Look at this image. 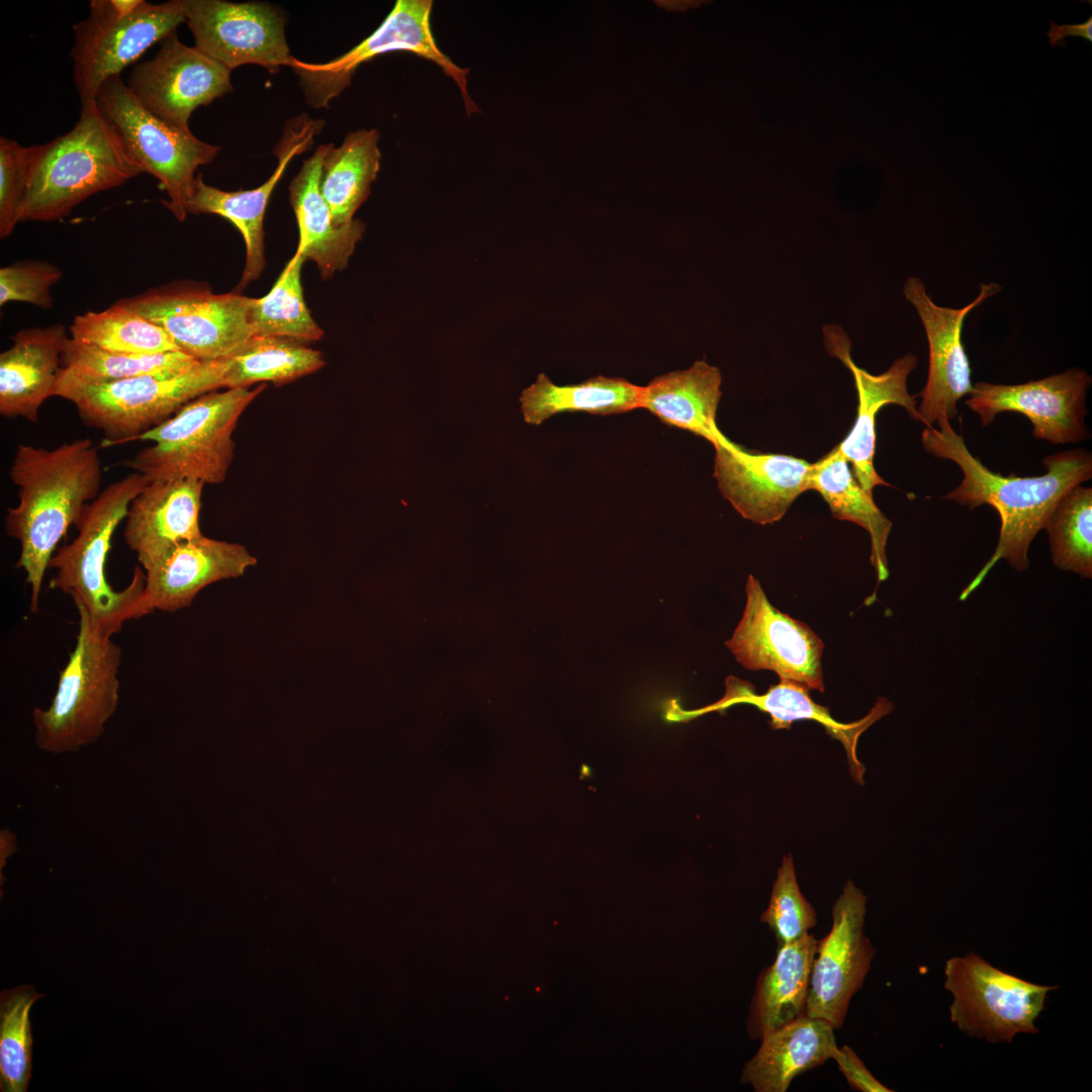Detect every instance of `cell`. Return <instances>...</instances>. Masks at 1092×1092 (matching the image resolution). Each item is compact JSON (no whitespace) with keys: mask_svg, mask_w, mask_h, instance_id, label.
<instances>
[{"mask_svg":"<svg viewBox=\"0 0 1092 1092\" xmlns=\"http://www.w3.org/2000/svg\"><path fill=\"white\" fill-rule=\"evenodd\" d=\"M9 477L17 487L18 502L7 511L4 527L7 535L19 542L16 566L25 572L33 613L58 544L101 492L102 463L90 439H77L54 449L19 444Z\"/></svg>","mask_w":1092,"mask_h":1092,"instance_id":"7a4b0ae2","label":"cell"},{"mask_svg":"<svg viewBox=\"0 0 1092 1092\" xmlns=\"http://www.w3.org/2000/svg\"><path fill=\"white\" fill-rule=\"evenodd\" d=\"M222 360L225 388H248L258 382L285 384L326 364L321 351L277 337L252 338L239 352Z\"/></svg>","mask_w":1092,"mask_h":1092,"instance_id":"836d02e7","label":"cell"},{"mask_svg":"<svg viewBox=\"0 0 1092 1092\" xmlns=\"http://www.w3.org/2000/svg\"><path fill=\"white\" fill-rule=\"evenodd\" d=\"M150 483L133 472L107 485L89 503L76 523L77 537L52 556L49 567L56 570L50 587L68 594L82 607L92 624L112 637L129 620L153 613L146 594V572L136 566L130 582L114 590L105 577L107 555L118 525L125 519L132 499Z\"/></svg>","mask_w":1092,"mask_h":1092,"instance_id":"3957f363","label":"cell"},{"mask_svg":"<svg viewBox=\"0 0 1092 1092\" xmlns=\"http://www.w3.org/2000/svg\"><path fill=\"white\" fill-rule=\"evenodd\" d=\"M1043 529L1054 564L1091 578L1092 488L1078 484L1067 491L1052 510Z\"/></svg>","mask_w":1092,"mask_h":1092,"instance_id":"8d00e7d4","label":"cell"},{"mask_svg":"<svg viewBox=\"0 0 1092 1092\" xmlns=\"http://www.w3.org/2000/svg\"><path fill=\"white\" fill-rule=\"evenodd\" d=\"M834 1030L827 1021L804 1015L764 1034L742 1082L756 1092H786L796 1077L831 1059L837 1048Z\"/></svg>","mask_w":1092,"mask_h":1092,"instance_id":"484cf974","label":"cell"},{"mask_svg":"<svg viewBox=\"0 0 1092 1092\" xmlns=\"http://www.w3.org/2000/svg\"><path fill=\"white\" fill-rule=\"evenodd\" d=\"M195 47L230 70L255 64L270 73L289 67L280 9L263 2L181 0Z\"/></svg>","mask_w":1092,"mask_h":1092,"instance_id":"9a60e30c","label":"cell"},{"mask_svg":"<svg viewBox=\"0 0 1092 1092\" xmlns=\"http://www.w3.org/2000/svg\"><path fill=\"white\" fill-rule=\"evenodd\" d=\"M937 428L925 427L922 444L927 453L954 462L963 471L959 486L943 497L968 507L990 505L999 515L1001 526L997 547L972 582L963 590L965 600L1001 559L1024 570L1029 562L1027 551L1058 500L1071 488L1092 477V454L1073 449L1043 459V475L1018 477L992 472L968 449L962 436L941 420Z\"/></svg>","mask_w":1092,"mask_h":1092,"instance_id":"6da1fadb","label":"cell"},{"mask_svg":"<svg viewBox=\"0 0 1092 1092\" xmlns=\"http://www.w3.org/2000/svg\"><path fill=\"white\" fill-rule=\"evenodd\" d=\"M721 383L718 367L696 361L688 369L656 376L642 386L640 408L667 426L690 431L714 445L722 434L716 424Z\"/></svg>","mask_w":1092,"mask_h":1092,"instance_id":"4316f807","label":"cell"},{"mask_svg":"<svg viewBox=\"0 0 1092 1092\" xmlns=\"http://www.w3.org/2000/svg\"><path fill=\"white\" fill-rule=\"evenodd\" d=\"M823 336L828 353L837 357L851 372L858 397L855 422L836 447L847 462L851 463V470L858 483L872 493L875 486L889 485L874 466L876 416L879 411L887 404H898L903 406L913 420L920 421L916 406L917 395H911L907 389V378L915 369L917 359L912 354H906L884 373L874 375L852 361L851 342L842 328L836 325L825 326Z\"/></svg>","mask_w":1092,"mask_h":1092,"instance_id":"44dd1931","label":"cell"},{"mask_svg":"<svg viewBox=\"0 0 1092 1092\" xmlns=\"http://www.w3.org/2000/svg\"><path fill=\"white\" fill-rule=\"evenodd\" d=\"M185 22L181 0L147 1L130 13L111 0H91L88 16L73 25L70 52L73 79L81 104L95 102L101 85L135 62Z\"/></svg>","mask_w":1092,"mask_h":1092,"instance_id":"30bf717a","label":"cell"},{"mask_svg":"<svg viewBox=\"0 0 1092 1092\" xmlns=\"http://www.w3.org/2000/svg\"><path fill=\"white\" fill-rule=\"evenodd\" d=\"M204 483L181 478L150 482L130 503L123 538L145 571L177 544L200 537Z\"/></svg>","mask_w":1092,"mask_h":1092,"instance_id":"7402d4cb","label":"cell"},{"mask_svg":"<svg viewBox=\"0 0 1092 1092\" xmlns=\"http://www.w3.org/2000/svg\"><path fill=\"white\" fill-rule=\"evenodd\" d=\"M200 362L182 351L148 355L115 353L69 338L56 386L106 383L142 375L176 376Z\"/></svg>","mask_w":1092,"mask_h":1092,"instance_id":"d6a6232c","label":"cell"},{"mask_svg":"<svg viewBox=\"0 0 1092 1092\" xmlns=\"http://www.w3.org/2000/svg\"><path fill=\"white\" fill-rule=\"evenodd\" d=\"M117 301L161 327L180 351L199 361L229 358L252 339L250 297L213 293L205 284L173 281Z\"/></svg>","mask_w":1092,"mask_h":1092,"instance_id":"9c48e42d","label":"cell"},{"mask_svg":"<svg viewBox=\"0 0 1092 1092\" xmlns=\"http://www.w3.org/2000/svg\"><path fill=\"white\" fill-rule=\"evenodd\" d=\"M304 259L294 255L268 294L251 298L248 320L252 338L277 337L298 342L322 339L324 332L305 304L300 281Z\"/></svg>","mask_w":1092,"mask_h":1092,"instance_id":"d590c367","label":"cell"},{"mask_svg":"<svg viewBox=\"0 0 1092 1092\" xmlns=\"http://www.w3.org/2000/svg\"><path fill=\"white\" fill-rule=\"evenodd\" d=\"M731 703H747L770 716L772 729H789L792 722L814 720L822 724L829 735L840 740L847 751L852 776L863 784L864 766L857 760L855 747L859 735L875 721L888 714L893 706L886 699H880L871 713L860 721L841 724L833 720L827 708L816 704L809 696V689L792 680L780 679L776 686L762 695H755L748 688L740 687Z\"/></svg>","mask_w":1092,"mask_h":1092,"instance_id":"1f68e13d","label":"cell"},{"mask_svg":"<svg viewBox=\"0 0 1092 1092\" xmlns=\"http://www.w3.org/2000/svg\"><path fill=\"white\" fill-rule=\"evenodd\" d=\"M265 389L226 388L204 393L138 440L153 444L124 464L150 482L188 478L204 484L225 479L234 458L233 434L247 406Z\"/></svg>","mask_w":1092,"mask_h":1092,"instance_id":"5b68a950","label":"cell"},{"mask_svg":"<svg viewBox=\"0 0 1092 1092\" xmlns=\"http://www.w3.org/2000/svg\"><path fill=\"white\" fill-rule=\"evenodd\" d=\"M158 53L135 65L126 86L151 113L182 130L198 106L233 92L228 67L198 48L182 43L176 32L161 42Z\"/></svg>","mask_w":1092,"mask_h":1092,"instance_id":"2e32d148","label":"cell"},{"mask_svg":"<svg viewBox=\"0 0 1092 1092\" xmlns=\"http://www.w3.org/2000/svg\"><path fill=\"white\" fill-rule=\"evenodd\" d=\"M63 277L56 265L42 260H22L0 269V306L20 301L51 308V288Z\"/></svg>","mask_w":1092,"mask_h":1092,"instance_id":"60d3db41","label":"cell"},{"mask_svg":"<svg viewBox=\"0 0 1092 1092\" xmlns=\"http://www.w3.org/2000/svg\"><path fill=\"white\" fill-rule=\"evenodd\" d=\"M817 940L807 934L778 947L774 963L759 975L749 1016V1032L760 1038L805 1015Z\"/></svg>","mask_w":1092,"mask_h":1092,"instance_id":"83f0119b","label":"cell"},{"mask_svg":"<svg viewBox=\"0 0 1092 1092\" xmlns=\"http://www.w3.org/2000/svg\"><path fill=\"white\" fill-rule=\"evenodd\" d=\"M1091 382V376L1078 368L1022 384L980 381L973 385L966 405L979 415L984 427L998 414L1014 412L1030 421L1034 438L1054 445L1077 443L1089 438L1085 417Z\"/></svg>","mask_w":1092,"mask_h":1092,"instance_id":"e0dca14e","label":"cell"},{"mask_svg":"<svg viewBox=\"0 0 1092 1092\" xmlns=\"http://www.w3.org/2000/svg\"><path fill=\"white\" fill-rule=\"evenodd\" d=\"M37 146L23 147L14 140L0 138V238L9 237L19 222Z\"/></svg>","mask_w":1092,"mask_h":1092,"instance_id":"ab89813d","label":"cell"},{"mask_svg":"<svg viewBox=\"0 0 1092 1092\" xmlns=\"http://www.w3.org/2000/svg\"><path fill=\"white\" fill-rule=\"evenodd\" d=\"M713 446L714 477L723 496L745 519L760 525L776 523L809 490L812 463L805 459L752 452L723 433Z\"/></svg>","mask_w":1092,"mask_h":1092,"instance_id":"d6986e66","label":"cell"},{"mask_svg":"<svg viewBox=\"0 0 1092 1092\" xmlns=\"http://www.w3.org/2000/svg\"><path fill=\"white\" fill-rule=\"evenodd\" d=\"M1051 27L1046 32L1049 36V42L1051 47L1057 46L1064 47L1066 44L1065 38L1067 36H1079L1088 41H1092V17H1089L1083 23L1076 24H1056L1053 20L1050 21Z\"/></svg>","mask_w":1092,"mask_h":1092,"instance_id":"7bdbcfd3","label":"cell"},{"mask_svg":"<svg viewBox=\"0 0 1092 1092\" xmlns=\"http://www.w3.org/2000/svg\"><path fill=\"white\" fill-rule=\"evenodd\" d=\"M69 338L61 324L11 336V346L0 354L2 417L37 422L42 403L53 396Z\"/></svg>","mask_w":1092,"mask_h":1092,"instance_id":"cb8c5ba5","label":"cell"},{"mask_svg":"<svg viewBox=\"0 0 1092 1092\" xmlns=\"http://www.w3.org/2000/svg\"><path fill=\"white\" fill-rule=\"evenodd\" d=\"M323 126V120L313 119L305 113L287 120L273 150L278 164L271 176L257 188L225 191L206 184L202 175L197 174L187 204L188 214H216L229 219L240 231L246 244L245 269L236 291L258 279L263 271V220L269 198L290 161L311 147Z\"/></svg>","mask_w":1092,"mask_h":1092,"instance_id":"ffe728a7","label":"cell"},{"mask_svg":"<svg viewBox=\"0 0 1092 1092\" xmlns=\"http://www.w3.org/2000/svg\"><path fill=\"white\" fill-rule=\"evenodd\" d=\"M809 489L823 496L834 518L855 523L869 533L871 562L878 581L886 580L889 576L886 546L892 523L877 507L873 494L858 483L836 446L812 463Z\"/></svg>","mask_w":1092,"mask_h":1092,"instance_id":"f546056e","label":"cell"},{"mask_svg":"<svg viewBox=\"0 0 1092 1092\" xmlns=\"http://www.w3.org/2000/svg\"><path fill=\"white\" fill-rule=\"evenodd\" d=\"M330 144L318 146L304 160L297 175L289 184V201L299 230V243L295 255L304 261L312 260L323 279L331 278L343 270L362 239L365 224L354 219L345 225H337L328 203L320 189L324 158Z\"/></svg>","mask_w":1092,"mask_h":1092,"instance_id":"d4e9b609","label":"cell"},{"mask_svg":"<svg viewBox=\"0 0 1092 1092\" xmlns=\"http://www.w3.org/2000/svg\"><path fill=\"white\" fill-rule=\"evenodd\" d=\"M831 1059L848 1082L849 1086L861 1092H892L887 1086L876 1079L868 1070L863 1062L848 1045L836 1048Z\"/></svg>","mask_w":1092,"mask_h":1092,"instance_id":"b9f144b4","label":"cell"},{"mask_svg":"<svg viewBox=\"0 0 1092 1092\" xmlns=\"http://www.w3.org/2000/svg\"><path fill=\"white\" fill-rule=\"evenodd\" d=\"M760 921L775 934L778 947L807 935L817 923L813 906L799 889L791 855H786L778 869L769 904Z\"/></svg>","mask_w":1092,"mask_h":1092,"instance_id":"f35d334b","label":"cell"},{"mask_svg":"<svg viewBox=\"0 0 1092 1092\" xmlns=\"http://www.w3.org/2000/svg\"><path fill=\"white\" fill-rule=\"evenodd\" d=\"M70 338L97 348L125 354H160L180 351L159 326L118 301L101 311L74 317Z\"/></svg>","mask_w":1092,"mask_h":1092,"instance_id":"e575fe53","label":"cell"},{"mask_svg":"<svg viewBox=\"0 0 1092 1092\" xmlns=\"http://www.w3.org/2000/svg\"><path fill=\"white\" fill-rule=\"evenodd\" d=\"M44 994L21 985L0 994V1091L25 1092L31 1079L33 1037L29 1013Z\"/></svg>","mask_w":1092,"mask_h":1092,"instance_id":"74e56055","label":"cell"},{"mask_svg":"<svg viewBox=\"0 0 1092 1092\" xmlns=\"http://www.w3.org/2000/svg\"><path fill=\"white\" fill-rule=\"evenodd\" d=\"M223 360L201 361L176 376L142 375L123 380L58 385L53 396L71 401L87 427L103 433V446L136 441L188 401L223 387Z\"/></svg>","mask_w":1092,"mask_h":1092,"instance_id":"52a82bcc","label":"cell"},{"mask_svg":"<svg viewBox=\"0 0 1092 1092\" xmlns=\"http://www.w3.org/2000/svg\"><path fill=\"white\" fill-rule=\"evenodd\" d=\"M142 173L96 101L81 104L70 131L37 146L19 222L61 219L88 197Z\"/></svg>","mask_w":1092,"mask_h":1092,"instance_id":"277c9868","label":"cell"},{"mask_svg":"<svg viewBox=\"0 0 1092 1092\" xmlns=\"http://www.w3.org/2000/svg\"><path fill=\"white\" fill-rule=\"evenodd\" d=\"M1000 289L994 282L981 284L979 295L971 303L962 308H950L935 304L919 278L910 277L905 282L903 293L916 308L928 341L927 380L917 394L921 397L917 407L920 422L926 427L956 418L958 401L971 393V367L962 342L964 321L972 309Z\"/></svg>","mask_w":1092,"mask_h":1092,"instance_id":"ac0fdd59","label":"cell"},{"mask_svg":"<svg viewBox=\"0 0 1092 1092\" xmlns=\"http://www.w3.org/2000/svg\"><path fill=\"white\" fill-rule=\"evenodd\" d=\"M642 386L621 377L598 375L578 384L557 385L540 373L520 396L526 423L540 425L561 413L609 416L640 408Z\"/></svg>","mask_w":1092,"mask_h":1092,"instance_id":"f1b7e54d","label":"cell"},{"mask_svg":"<svg viewBox=\"0 0 1092 1092\" xmlns=\"http://www.w3.org/2000/svg\"><path fill=\"white\" fill-rule=\"evenodd\" d=\"M944 975V989L953 998L950 1021L969 1036L992 1043H1009L1019 1033H1037L1034 1022L1046 995L1059 988L1003 972L974 951L948 959Z\"/></svg>","mask_w":1092,"mask_h":1092,"instance_id":"8fae6325","label":"cell"},{"mask_svg":"<svg viewBox=\"0 0 1092 1092\" xmlns=\"http://www.w3.org/2000/svg\"><path fill=\"white\" fill-rule=\"evenodd\" d=\"M432 0H397L382 23L344 55L327 63H306L292 57L289 67L299 77L306 102L328 108L350 84L357 68L375 57L394 52L415 54L437 65L458 86L467 113L478 111L468 92L469 69L456 65L438 47L431 27Z\"/></svg>","mask_w":1092,"mask_h":1092,"instance_id":"7c38bea8","label":"cell"},{"mask_svg":"<svg viewBox=\"0 0 1092 1092\" xmlns=\"http://www.w3.org/2000/svg\"><path fill=\"white\" fill-rule=\"evenodd\" d=\"M96 104L121 138L145 173L153 175L168 195L164 205L183 221L192 194L196 170L210 163L219 147L182 130L147 110L128 90L120 75L99 88Z\"/></svg>","mask_w":1092,"mask_h":1092,"instance_id":"ba28073f","label":"cell"},{"mask_svg":"<svg viewBox=\"0 0 1092 1092\" xmlns=\"http://www.w3.org/2000/svg\"><path fill=\"white\" fill-rule=\"evenodd\" d=\"M256 563L257 559L238 543L203 535L183 541L145 571L148 604L153 612L178 611L188 607L206 585L239 577Z\"/></svg>","mask_w":1092,"mask_h":1092,"instance_id":"603a6c76","label":"cell"},{"mask_svg":"<svg viewBox=\"0 0 1092 1092\" xmlns=\"http://www.w3.org/2000/svg\"><path fill=\"white\" fill-rule=\"evenodd\" d=\"M379 139L375 128L359 129L348 133L337 148L330 144L323 161L320 189L335 224L352 222L355 212L369 196L380 169Z\"/></svg>","mask_w":1092,"mask_h":1092,"instance_id":"4dcf8cb0","label":"cell"},{"mask_svg":"<svg viewBox=\"0 0 1092 1092\" xmlns=\"http://www.w3.org/2000/svg\"><path fill=\"white\" fill-rule=\"evenodd\" d=\"M866 904L863 893L847 881L833 905L830 932L817 940L805 1015L821 1018L834 1029L843 1025L876 954L863 930Z\"/></svg>","mask_w":1092,"mask_h":1092,"instance_id":"5bb4252c","label":"cell"},{"mask_svg":"<svg viewBox=\"0 0 1092 1092\" xmlns=\"http://www.w3.org/2000/svg\"><path fill=\"white\" fill-rule=\"evenodd\" d=\"M16 850V836L7 828L0 831V877L7 858Z\"/></svg>","mask_w":1092,"mask_h":1092,"instance_id":"ee69618b","label":"cell"},{"mask_svg":"<svg viewBox=\"0 0 1092 1092\" xmlns=\"http://www.w3.org/2000/svg\"><path fill=\"white\" fill-rule=\"evenodd\" d=\"M76 608L75 648L60 671L51 705L32 713L35 745L54 754L74 752L95 742L119 700L121 650L92 624L82 607Z\"/></svg>","mask_w":1092,"mask_h":1092,"instance_id":"8992f818","label":"cell"},{"mask_svg":"<svg viewBox=\"0 0 1092 1092\" xmlns=\"http://www.w3.org/2000/svg\"><path fill=\"white\" fill-rule=\"evenodd\" d=\"M745 594L743 616L725 643L737 661L747 669L770 670L780 679L824 692L821 639L804 622L775 608L753 575Z\"/></svg>","mask_w":1092,"mask_h":1092,"instance_id":"4fadbf2b","label":"cell"}]
</instances>
